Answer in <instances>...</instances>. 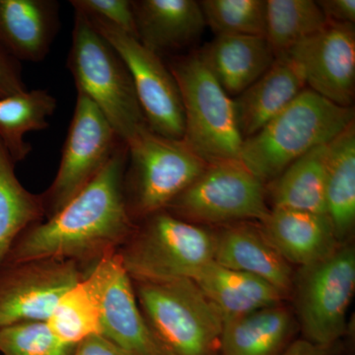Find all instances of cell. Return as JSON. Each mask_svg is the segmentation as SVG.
<instances>
[{
	"mask_svg": "<svg viewBox=\"0 0 355 355\" xmlns=\"http://www.w3.org/2000/svg\"><path fill=\"white\" fill-rule=\"evenodd\" d=\"M306 88L304 77L289 55L275 58L272 67L235 98L243 139L260 132Z\"/></svg>",
	"mask_w": 355,
	"mask_h": 355,
	"instance_id": "obj_18",
	"label": "cell"
},
{
	"mask_svg": "<svg viewBox=\"0 0 355 355\" xmlns=\"http://www.w3.org/2000/svg\"><path fill=\"white\" fill-rule=\"evenodd\" d=\"M74 11L109 23L137 38L132 1L130 0H71Z\"/></svg>",
	"mask_w": 355,
	"mask_h": 355,
	"instance_id": "obj_31",
	"label": "cell"
},
{
	"mask_svg": "<svg viewBox=\"0 0 355 355\" xmlns=\"http://www.w3.org/2000/svg\"><path fill=\"white\" fill-rule=\"evenodd\" d=\"M198 53L230 97L256 83L277 58L266 37L242 35L216 36Z\"/></svg>",
	"mask_w": 355,
	"mask_h": 355,
	"instance_id": "obj_19",
	"label": "cell"
},
{
	"mask_svg": "<svg viewBox=\"0 0 355 355\" xmlns=\"http://www.w3.org/2000/svg\"><path fill=\"white\" fill-rule=\"evenodd\" d=\"M330 347L315 345L307 340L292 343L280 355H329Z\"/></svg>",
	"mask_w": 355,
	"mask_h": 355,
	"instance_id": "obj_35",
	"label": "cell"
},
{
	"mask_svg": "<svg viewBox=\"0 0 355 355\" xmlns=\"http://www.w3.org/2000/svg\"><path fill=\"white\" fill-rule=\"evenodd\" d=\"M328 149L329 144L313 149L273 180L270 188L273 209L327 216L324 176Z\"/></svg>",
	"mask_w": 355,
	"mask_h": 355,
	"instance_id": "obj_24",
	"label": "cell"
},
{
	"mask_svg": "<svg viewBox=\"0 0 355 355\" xmlns=\"http://www.w3.org/2000/svg\"><path fill=\"white\" fill-rule=\"evenodd\" d=\"M317 3L329 22L354 25L355 0H320Z\"/></svg>",
	"mask_w": 355,
	"mask_h": 355,
	"instance_id": "obj_34",
	"label": "cell"
},
{
	"mask_svg": "<svg viewBox=\"0 0 355 355\" xmlns=\"http://www.w3.org/2000/svg\"><path fill=\"white\" fill-rule=\"evenodd\" d=\"M261 232L287 261L304 268L338 249V239L326 214L272 209L261 221Z\"/></svg>",
	"mask_w": 355,
	"mask_h": 355,
	"instance_id": "obj_15",
	"label": "cell"
},
{
	"mask_svg": "<svg viewBox=\"0 0 355 355\" xmlns=\"http://www.w3.org/2000/svg\"><path fill=\"white\" fill-rule=\"evenodd\" d=\"M150 216L135 242L121 254L130 277L140 282L193 279L214 261L216 235L167 212Z\"/></svg>",
	"mask_w": 355,
	"mask_h": 355,
	"instance_id": "obj_6",
	"label": "cell"
},
{
	"mask_svg": "<svg viewBox=\"0 0 355 355\" xmlns=\"http://www.w3.org/2000/svg\"><path fill=\"white\" fill-rule=\"evenodd\" d=\"M76 345L55 338L46 322H25L0 329L2 355H73Z\"/></svg>",
	"mask_w": 355,
	"mask_h": 355,
	"instance_id": "obj_30",
	"label": "cell"
},
{
	"mask_svg": "<svg viewBox=\"0 0 355 355\" xmlns=\"http://www.w3.org/2000/svg\"><path fill=\"white\" fill-rule=\"evenodd\" d=\"M324 198L336 239H345L355 223L354 123L329 144Z\"/></svg>",
	"mask_w": 355,
	"mask_h": 355,
	"instance_id": "obj_23",
	"label": "cell"
},
{
	"mask_svg": "<svg viewBox=\"0 0 355 355\" xmlns=\"http://www.w3.org/2000/svg\"><path fill=\"white\" fill-rule=\"evenodd\" d=\"M121 142L100 110L77 93L57 176L44 196V210L49 216L62 209L94 179Z\"/></svg>",
	"mask_w": 355,
	"mask_h": 355,
	"instance_id": "obj_11",
	"label": "cell"
},
{
	"mask_svg": "<svg viewBox=\"0 0 355 355\" xmlns=\"http://www.w3.org/2000/svg\"><path fill=\"white\" fill-rule=\"evenodd\" d=\"M83 279L72 260L46 259L0 266V329L46 322L65 292Z\"/></svg>",
	"mask_w": 355,
	"mask_h": 355,
	"instance_id": "obj_12",
	"label": "cell"
},
{
	"mask_svg": "<svg viewBox=\"0 0 355 355\" xmlns=\"http://www.w3.org/2000/svg\"><path fill=\"white\" fill-rule=\"evenodd\" d=\"M355 289V254L350 246L302 268L297 284L298 316L310 343L331 347L345 334Z\"/></svg>",
	"mask_w": 355,
	"mask_h": 355,
	"instance_id": "obj_9",
	"label": "cell"
},
{
	"mask_svg": "<svg viewBox=\"0 0 355 355\" xmlns=\"http://www.w3.org/2000/svg\"><path fill=\"white\" fill-rule=\"evenodd\" d=\"M214 261L231 270L256 275L284 296L291 289V266L256 229L235 226L216 235Z\"/></svg>",
	"mask_w": 355,
	"mask_h": 355,
	"instance_id": "obj_20",
	"label": "cell"
},
{
	"mask_svg": "<svg viewBox=\"0 0 355 355\" xmlns=\"http://www.w3.org/2000/svg\"><path fill=\"white\" fill-rule=\"evenodd\" d=\"M67 67L77 93L100 110L125 144L147 127L125 62L87 16L77 11Z\"/></svg>",
	"mask_w": 355,
	"mask_h": 355,
	"instance_id": "obj_3",
	"label": "cell"
},
{
	"mask_svg": "<svg viewBox=\"0 0 355 355\" xmlns=\"http://www.w3.org/2000/svg\"><path fill=\"white\" fill-rule=\"evenodd\" d=\"M16 60L0 44V99L26 90Z\"/></svg>",
	"mask_w": 355,
	"mask_h": 355,
	"instance_id": "obj_32",
	"label": "cell"
},
{
	"mask_svg": "<svg viewBox=\"0 0 355 355\" xmlns=\"http://www.w3.org/2000/svg\"><path fill=\"white\" fill-rule=\"evenodd\" d=\"M291 313L282 306L254 311L223 322L221 355H280L291 335Z\"/></svg>",
	"mask_w": 355,
	"mask_h": 355,
	"instance_id": "obj_22",
	"label": "cell"
},
{
	"mask_svg": "<svg viewBox=\"0 0 355 355\" xmlns=\"http://www.w3.org/2000/svg\"><path fill=\"white\" fill-rule=\"evenodd\" d=\"M200 6L216 36L266 37V0H202Z\"/></svg>",
	"mask_w": 355,
	"mask_h": 355,
	"instance_id": "obj_29",
	"label": "cell"
},
{
	"mask_svg": "<svg viewBox=\"0 0 355 355\" xmlns=\"http://www.w3.org/2000/svg\"><path fill=\"white\" fill-rule=\"evenodd\" d=\"M128 146L121 142L94 179L48 221L14 243L3 263L72 260L104 252L125 239L132 219L125 193Z\"/></svg>",
	"mask_w": 355,
	"mask_h": 355,
	"instance_id": "obj_1",
	"label": "cell"
},
{
	"mask_svg": "<svg viewBox=\"0 0 355 355\" xmlns=\"http://www.w3.org/2000/svg\"><path fill=\"white\" fill-rule=\"evenodd\" d=\"M354 123V109L306 87L260 132L243 141L239 161L261 183L272 182L294 161L330 144Z\"/></svg>",
	"mask_w": 355,
	"mask_h": 355,
	"instance_id": "obj_2",
	"label": "cell"
},
{
	"mask_svg": "<svg viewBox=\"0 0 355 355\" xmlns=\"http://www.w3.org/2000/svg\"><path fill=\"white\" fill-rule=\"evenodd\" d=\"M125 144L132 209L141 216L166 209L209 165L183 139L161 137L148 127Z\"/></svg>",
	"mask_w": 355,
	"mask_h": 355,
	"instance_id": "obj_7",
	"label": "cell"
},
{
	"mask_svg": "<svg viewBox=\"0 0 355 355\" xmlns=\"http://www.w3.org/2000/svg\"><path fill=\"white\" fill-rule=\"evenodd\" d=\"M89 275L99 292L101 335L133 355L171 354L142 316L121 256L105 254Z\"/></svg>",
	"mask_w": 355,
	"mask_h": 355,
	"instance_id": "obj_14",
	"label": "cell"
},
{
	"mask_svg": "<svg viewBox=\"0 0 355 355\" xmlns=\"http://www.w3.org/2000/svg\"><path fill=\"white\" fill-rule=\"evenodd\" d=\"M88 18L125 62L149 130L167 139H183V103L169 67L135 37L104 21Z\"/></svg>",
	"mask_w": 355,
	"mask_h": 355,
	"instance_id": "obj_10",
	"label": "cell"
},
{
	"mask_svg": "<svg viewBox=\"0 0 355 355\" xmlns=\"http://www.w3.org/2000/svg\"><path fill=\"white\" fill-rule=\"evenodd\" d=\"M73 355H133L106 336L98 334L77 343Z\"/></svg>",
	"mask_w": 355,
	"mask_h": 355,
	"instance_id": "obj_33",
	"label": "cell"
},
{
	"mask_svg": "<svg viewBox=\"0 0 355 355\" xmlns=\"http://www.w3.org/2000/svg\"><path fill=\"white\" fill-rule=\"evenodd\" d=\"M132 6L139 41L159 57L196 43L207 26L196 0H137Z\"/></svg>",
	"mask_w": 355,
	"mask_h": 355,
	"instance_id": "obj_16",
	"label": "cell"
},
{
	"mask_svg": "<svg viewBox=\"0 0 355 355\" xmlns=\"http://www.w3.org/2000/svg\"><path fill=\"white\" fill-rule=\"evenodd\" d=\"M139 299L154 335L172 355L220 352L223 318L193 280L140 282Z\"/></svg>",
	"mask_w": 355,
	"mask_h": 355,
	"instance_id": "obj_5",
	"label": "cell"
},
{
	"mask_svg": "<svg viewBox=\"0 0 355 355\" xmlns=\"http://www.w3.org/2000/svg\"><path fill=\"white\" fill-rule=\"evenodd\" d=\"M55 109L57 99L43 89L25 90L0 99V141L14 162L22 161L31 151L25 135L48 128V118Z\"/></svg>",
	"mask_w": 355,
	"mask_h": 355,
	"instance_id": "obj_25",
	"label": "cell"
},
{
	"mask_svg": "<svg viewBox=\"0 0 355 355\" xmlns=\"http://www.w3.org/2000/svg\"><path fill=\"white\" fill-rule=\"evenodd\" d=\"M263 186L239 160L211 163L167 207L177 216L202 223L261 222L270 211Z\"/></svg>",
	"mask_w": 355,
	"mask_h": 355,
	"instance_id": "obj_8",
	"label": "cell"
},
{
	"mask_svg": "<svg viewBox=\"0 0 355 355\" xmlns=\"http://www.w3.org/2000/svg\"><path fill=\"white\" fill-rule=\"evenodd\" d=\"M183 103V140L207 164L239 160L243 139L234 100L193 53L170 64Z\"/></svg>",
	"mask_w": 355,
	"mask_h": 355,
	"instance_id": "obj_4",
	"label": "cell"
},
{
	"mask_svg": "<svg viewBox=\"0 0 355 355\" xmlns=\"http://www.w3.org/2000/svg\"><path fill=\"white\" fill-rule=\"evenodd\" d=\"M168 355H172V354H168Z\"/></svg>",
	"mask_w": 355,
	"mask_h": 355,
	"instance_id": "obj_36",
	"label": "cell"
},
{
	"mask_svg": "<svg viewBox=\"0 0 355 355\" xmlns=\"http://www.w3.org/2000/svg\"><path fill=\"white\" fill-rule=\"evenodd\" d=\"M14 165L0 141V266L16 240L44 211L43 202L21 184Z\"/></svg>",
	"mask_w": 355,
	"mask_h": 355,
	"instance_id": "obj_26",
	"label": "cell"
},
{
	"mask_svg": "<svg viewBox=\"0 0 355 355\" xmlns=\"http://www.w3.org/2000/svg\"><path fill=\"white\" fill-rule=\"evenodd\" d=\"M46 324L55 338L67 345H76L101 334L99 292L90 275L65 292Z\"/></svg>",
	"mask_w": 355,
	"mask_h": 355,
	"instance_id": "obj_27",
	"label": "cell"
},
{
	"mask_svg": "<svg viewBox=\"0 0 355 355\" xmlns=\"http://www.w3.org/2000/svg\"><path fill=\"white\" fill-rule=\"evenodd\" d=\"M53 0H0V44L14 58L41 62L58 30Z\"/></svg>",
	"mask_w": 355,
	"mask_h": 355,
	"instance_id": "obj_17",
	"label": "cell"
},
{
	"mask_svg": "<svg viewBox=\"0 0 355 355\" xmlns=\"http://www.w3.org/2000/svg\"><path fill=\"white\" fill-rule=\"evenodd\" d=\"M191 280L218 309L223 322L279 305L284 296L266 280L225 268L214 261L207 263Z\"/></svg>",
	"mask_w": 355,
	"mask_h": 355,
	"instance_id": "obj_21",
	"label": "cell"
},
{
	"mask_svg": "<svg viewBox=\"0 0 355 355\" xmlns=\"http://www.w3.org/2000/svg\"><path fill=\"white\" fill-rule=\"evenodd\" d=\"M329 21L313 0H266V39L275 57L323 30Z\"/></svg>",
	"mask_w": 355,
	"mask_h": 355,
	"instance_id": "obj_28",
	"label": "cell"
},
{
	"mask_svg": "<svg viewBox=\"0 0 355 355\" xmlns=\"http://www.w3.org/2000/svg\"><path fill=\"white\" fill-rule=\"evenodd\" d=\"M286 55L298 65L311 90L338 106L352 107L355 93L354 24L328 22Z\"/></svg>",
	"mask_w": 355,
	"mask_h": 355,
	"instance_id": "obj_13",
	"label": "cell"
}]
</instances>
